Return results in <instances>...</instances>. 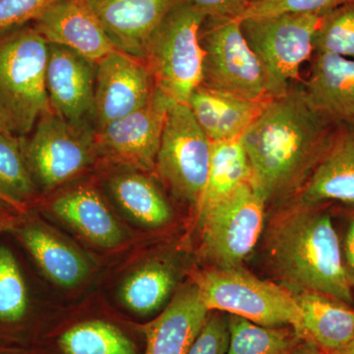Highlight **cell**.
Listing matches in <instances>:
<instances>
[{
	"instance_id": "6da1fadb",
	"label": "cell",
	"mask_w": 354,
	"mask_h": 354,
	"mask_svg": "<svg viewBox=\"0 0 354 354\" xmlns=\"http://www.w3.org/2000/svg\"><path fill=\"white\" fill-rule=\"evenodd\" d=\"M339 127L310 104L304 88L292 87L268 102L239 138L250 183L267 206L299 194Z\"/></svg>"
},
{
	"instance_id": "7a4b0ae2",
	"label": "cell",
	"mask_w": 354,
	"mask_h": 354,
	"mask_svg": "<svg viewBox=\"0 0 354 354\" xmlns=\"http://www.w3.org/2000/svg\"><path fill=\"white\" fill-rule=\"evenodd\" d=\"M263 234L268 264L279 285L354 304L341 237L325 206L307 204L297 197L277 205Z\"/></svg>"
},
{
	"instance_id": "3957f363",
	"label": "cell",
	"mask_w": 354,
	"mask_h": 354,
	"mask_svg": "<svg viewBox=\"0 0 354 354\" xmlns=\"http://www.w3.org/2000/svg\"><path fill=\"white\" fill-rule=\"evenodd\" d=\"M48 43L34 26L0 36V106L13 135L26 136L50 111Z\"/></svg>"
},
{
	"instance_id": "277c9868",
	"label": "cell",
	"mask_w": 354,
	"mask_h": 354,
	"mask_svg": "<svg viewBox=\"0 0 354 354\" xmlns=\"http://www.w3.org/2000/svg\"><path fill=\"white\" fill-rule=\"evenodd\" d=\"M193 283L209 311L242 317L265 327H290L299 337L301 311L285 286L257 278L242 266L203 270L195 272Z\"/></svg>"
},
{
	"instance_id": "5b68a950",
	"label": "cell",
	"mask_w": 354,
	"mask_h": 354,
	"mask_svg": "<svg viewBox=\"0 0 354 354\" xmlns=\"http://www.w3.org/2000/svg\"><path fill=\"white\" fill-rule=\"evenodd\" d=\"M199 9L179 2L158 26L147 46L145 62L156 86L176 104H188L202 84L200 29L206 20Z\"/></svg>"
},
{
	"instance_id": "8992f818",
	"label": "cell",
	"mask_w": 354,
	"mask_h": 354,
	"mask_svg": "<svg viewBox=\"0 0 354 354\" xmlns=\"http://www.w3.org/2000/svg\"><path fill=\"white\" fill-rule=\"evenodd\" d=\"M324 15L286 13L244 18L241 30L259 60L270 99L281 97L300 79L313 55L314 35Z\"/></svg>"
},
{
	"instance_id": "52a82bcc",
	"label": "cell",
	"mask_w": 354,
	"mask_h": 354,
	"mask_svg": "<svg viewBox=\"0 0 354 354\" xmlns=\"http://www.w3.org/2000/svg\"><path fill=\"white\" fill-rule=\"evenodd\" d=\"M265 200L250 181L197 218L201 255L211 268L241 267L264 234Z\"/></svg>"
},
{
	"instance_id": "ba28073f",
	"label": "cell",
	"mask_w": 354,
	"mask_h": 354,
	"mask_svg": "<svg viewBox=\"0 0 354 354\" xmlns=\"http://www.w3.org/2000/svg\"><path fill=\"white\" fill-rule=\"evenodd\" d=\"M202 85L250 100L269 101L259 60L242 32L241 20L207 17L200 29Z\"/></svg>"
},
{
	"instance_id": "9c48e42d",
	"label": "cell",
	"mask_w": 354,
	"mask_h": 354,
	"mask_svg": "<svg viewBox=\"0 0 354 354\" xmlns=\"http://www.w3.org/2000/svg\"><path fill=\"white\" fill-rule=\"evenodd\" d=\"M212 143L188 104L169 109L156 167L172 194L197 209L208 178Z\"/></svg>"
},
{
	"instance_id": "30bf717a",
	"label": "cell",
	"mask_w": 354,
	"mask_h": 354,
	"mask_svg": "<svg viewBox=\"0 0 354 354\" xmlns=\"http://www.w3.org/2000/svg\"><path fill=\"white\" fill-rule=\"evenodd\" d=\"M95 132L46 111L21 142L35 183L51 190L73 178L93 164L97 153Z\"/></svg>"
},
{
	"instance_id": "8fae6325",
	"label": "cell",
	"mask_w": 354,
	"mask_h": 354,
	"mask_svg": "<svg viewBox=\"0 0 354 354\" xmlns=\"http://www.w3.org/2000/svg\"><path fill=\"white\" fill-rule=\"evenodd\" d=\"M174 102L158 87L142 108L95 130L97 153L140 171L156 167L167 113Z\"/></svg>"
},
{
	"instance_id": "7c38bea8",
	"label": "cell",
	"mask_w": 354,
	"mask_h": 354,
	"mask_svg": "<svg viewBox=\"0 0 354 354\" xmlns=\"http://www.w3.org/2000/svg\"><path fill=\"white\" fill-rule=\"evenodd\" d=\"M156 86L145 62L118 50L97 64L94 120L97 129L142 108Z\"/></svg>"
},
{
	"instance_id": "4fadbf2b",
	"label": "cell",
	"mask_w": 354,
	"mask_h": 354,
	"mask_svg": "<svg viewBox=\"0 0 354 354\" xmlns=\"http://www.w3.org/2000/svg\"><path fill=\"white\" fill-rule=\"evenodd\" d=\"M97 64L75 51L48 44L46 91L53 113L73 124L88 127L94 118Z\"/></svg>"
},
{
	"instance_id": "5bb4252c",
	"label": "cell",
	"mask_w": 354,
	"mask_h": 354,
	"mask_svg": "<svg viewBox=\"0 0 354 354\" xmlns=\"http://www.w3.org/2000/svg\"><path fill=\"white\" fill-rule=\"evenodd\" d=\"M34 27L48 44L69 48L95 64L118 50L88 0H57Z\"/></svg>"
},
{
	"instance_id": "9a60e30c",
	"label": "cell",
	"mask_w": 354,
	"mask_h": 354,
	"mask_svg": "<svg viewBox=\"0 0 354 354\" xmlns=\"http://www.w3.org/2000/svg\"><path fill=\"white\" fill-rule=\"evenodd\" d=\"M118 50L143 60L160 23L183 0H88Z\"/></svg>"
},
{
	"instance_id": "2e32d148",
	"label": "cell",
	"mask_w": 354,
	"mask_h": 354,
	"mask_svg": "<svg viewBox=\"0 0 354 354\" xmlns=\"http://www.w3.org/2000/svg\"><path fill=\"white\" fill-rule=\"evenodd\" d=\"M209 312L196 285L183 286L157 318L142 326L145 354H187Z\"/></svg>"
},
{
	"instance_id": "e0dca14e",
	"label": "cell",
	"mask_w": 354,
	"mask_h": 354,
	"mask_svg": "<svg viewBox=\"0 0 354 354\" xmlns=\"http://www.w3.org/2000/svg\"><path fill=\"white\" fill-rule=\"evenodd\" d=\"M304 88L314 108L337 124L354 127V59L313 53Z\"/></svg>"
},
{
	"instance_id": "ac0fdd59",
	"label": "cell",
	"mask_w": 354,
	"mask_h": 354,
	"mask_svg": "<svg viewBox=\"0 0 354 354\" xmlns=\"http://www.w3.org/2000/svg\"><path fill=\"white\" fill-rule=\"evenodd\" d=\"M297 197L316 206L337 202L354 208V127H339Z\"/></svg>"
},
{
	"instance_id": "d6986e66",
	"label": "cell",
	"mask_w": 354,
	"mask_h": 354,
	"mask_svg": "<svg viewBox=\"0 0 354 354\" xmlns=\"http://www.w3.org/2000/svg\"><path fill=\"white\" fill-rule=\"evenodd\" d=\"M269 101H250L201 84L187 104L211 143H216L241 138Z\"/></svg>"
},
{
	"instance_id": "ffe728a7",
	"label": "cell",
	"mask_w": 354,
	"mask_h": 354,
	"mask_svg": "<svg viewBox=\"0 0 354 354\" xmlns=\"http://www.w3.org/2000/svg\"><path fill=\"white\" fill-rule=\"evenodd\" d=\"M301 311L299 337L330 353L354 339V308L329 295L311 290H290Z\"/></svg>"
},
{
	"instance_id": "44dd1931",
	"label": "cell",
	"mask_w": 354,
	"mask_h": 354,
	"mask_svg": "<svg viewBox=\"0 0 354 354\" xmlns=\"http://www.w3.org/2000/svg\"><path fill=\"white\" fill-rule=\"evenodd\" d=\"M53 214L104 248L120 245L122 230L101 195L88 186H79L58 196L51 204Z\"/></svg>"
},
{
	"instance_id": "7402d4cb",
	"label": "cell",
	"mask_w": 354,
	"mask_h": 354,
	"mask_svg": "<svg viewBox=\"0 0 354 354\" xmlns=\"http://www.w3.org/2000/svg\"><path fill=\"white\" fill-rule=\"evenodd\" d=\"M16 232L41 271L53 283L73 288L88 276L90 266L85 258L46 228L25 225Z\"/></svg>"
},
{
	"instance_id": "603a6c76",
	"label": "cell",
	"mask_w": 354,
	"mask_h": 354,
	"mask_svg": "<svg viewBox=\"0 0 354 354\" xmlns=\"http://www.w3.org/2000/svg\"><path fill=\"white\" fill-rule=\"evenodd\" d=\"M109 188L123 211L140 225L156 228L171 223V205L152 179L145 174L120 172L109 179Z\"/></svg>"
},
{
	"instance_id": "cb8c5ba5",
	"label": "cell",
	"mask_w": 354,
	"mask_h": 354,
	"mask_svg": "<svg viewBox=\"0 0 354 354\" xmlns=\"http://www.w3.org/2000/svg\"><path fill=\"white\" fill-rule=\"evenodd\" d=\"M250 180V164L241 140L212 143L208 178L196 209L197 218Z\"/></svg>"
},
{
	"instance_id": "d4e9b609",
	"label": "cell",
	"mask_w": 354,
	"mask_h": 354,
	"mask_svg": "<svg viewBox=\"0 0 354 354\" xmlns=\"http://www.w3.org/2000/svg\"><path fill=\"white\" fill-rule=\"evenodd\" d=\"M176 285L174 268L164 261H152L128 277L121 286L120 299L134 313L148 315L167 301Z\"/></svg>"
},
{
	"instance_id": "484cf974",
	"label": "cell",
	"mask_w": 354,
	"mask_h": 354,
	"mask_svg": "<svg viewBox=\"0 0 354 354\" xmlns=\"http://www.w3.org/2000/svg\"><path fill=\"white\" fill-rule=\"evenodd\" d=\"M227 315V354H291L301 341L292 328L265 327L242 317Z\"/></svg>"
},
{
	"instance_id": "4316f807",
	"label": "cell",
	"mask_w": 354,
	"mask_h": 354,
	"mask_svg": "<svg viewBox=\"0 0 354 354\" xmlns=\"http://www.w3.org/2000/svg\"><path fill=\"white\" fill-rule=\"evenodd\" d=\"M64 354H137L135 344L113 324L93 320L77 324L60 337Z\"/></svg>"
},
{
	"instance_id": "83f0119b",
	"label": "cell",
	"mask_w": 354,
	"mask_h": 354,
	"mask_svg": "<svg viewBox=\"0 0 354 354\" xmlns=\"http://www.w3.org/2000/svg\"><path fill=\"white\" fill-rule=\"evenodd\" d=\"M21 142L14 135L0 133V196L14 208H22L36 194Z\"/></svg>"
},
{
	"instance_id": "f1b7e54d",
	"label": "cell",
	"mask_w": 354,
	"mask_h": 354,
	"mask_svg": "<svg viewBox=\"0 0 354 354\" xmlns=\"http://www.w3.org/2000/svg\"><path fill=\"white\" fill-rule=\"evenodd\" d=\"M28 311V291L13 253L0 247V324L18 325Z\"/></svg>"
},
{
	"instance_id": "f546056e",
	"label": "cell",
	"mask_w": 354,
	"mask_h": 354,
	"mask_svg": "<svg viewBox=\"0 0 354 354\" xmlns=\"http://www.w3.org/2000/svg\"><path fill=\"white\" fill-rule=\"evenodd\" d=\"M313 53L354 59V2L323 16L314 35Z\"/></svg>"
},
{
	"instance_id": "4dcf8cb0",
	"label": "cell",
	"mask_w": 354,
	"mask_h": 354,
	"mask_svg": "<svg viewBox=\"0 0 354 354\" xmlns=\"http://www.w3.org/2000/svg\"><path fill=\"white\" fill-rule=\"evenodd\" d=\"M353 2L354 0H256L247 4L239 20L286 13L325 15L337 7Z\"/></svg>"
},
{
	"instance_id": "1f68e13d",
	"label": "cell",
	"mask_w": 354,
	"mask_h": 354,
	"mask_svg": "<svg viewBox=\"0 0 354 354\" xmlns=\"http://www.w3.org/2000/svg\"><path fill=\"white\" fill-rule=\"evenodd\" d=\"M230 342L228 315L209 311L196 339L187 354H227Z\"/></svg>"
},
{
	"instance_id": "d6a6232c",
	"label": "cell",
	"mask_w": 354,
	"mask_h": 354,
	"mask_svg": "<svg viewBox=\"0 0 354 354\" xmlns=\"http://www.w3.org/2000/svg\"><path fill=\"white\" fill-rule=\"evenodd\" d=\"M57 0H0V36L36 21Z\"/></svg>"
},
{
	"instance_id": "836d02e7",
	"label": "cell",
	"mask_w": 354,
	"mask_h": 354,
	"mask_svg": "<svg viewBox=\"0 0 354 354\" xmlns=\"http://www.w3.org/2000/svg\"><path fill=\"white\" fill-rule=\"evenodd\" d=\"M202 11L207 17H230L239 19L249 0H184Z\"/></svg>"
},
{
	"instance_id": "e575fe53",
	"label": "cell",
	"mask_w": 354,
	"mask_h": 354,
	"mask_svg": "<svg viewBox=\"0 0 354 354\" xmlns=\"http://www.w3.org/2000/svg\"><path fill=\"white\" fill-rule=\"evenodd\" d=\"M342 261L349 285L354 291V213L349 218L344 234L341 237Z\"/></svg>"
},
{
	"instance_id": "d590c367",
	"label": "cell",
	"mask_w": 354,
	"mask_h": 354,
	"mask_svg": "<svg viewBox=\"0 0 354 354\" xmlns=\"http://www.w3.org/2000/svg\"><path fill=\"white\" fill-rule=\"evenodd\" d=\"M291 354H337L335 353H330V351H325L317 344L309 341H304L301 339L298 342L297 346L293 349Z\"/></svg>"
},
{
	"instance_id": "8d00e7d4",
	"label": "cell",
	"mask_w": 354,
	"mask_h": 354,
	"mask_svg": "<svg viewBox=\"0 0 354 354\" xmlns=\"http://www.w3.org/2000/svg\"><path fill=\"white\" fill-rule=\"evenodd\" d=\"M0 133H6V134H12L10 131V128L8 127L6 116H4L3 111H2L1 106H0ZM15 136V135H14Z\"/></svg>"
},
{
	"instance_id": "74e56055",
	"label": "cell",
	"mask_w": 354,
	"mask_h": 354,
	"mask_svg": "<svg viewBox=\"0 0 354 354\" xmlns=\"http://www.w3.org/2000/svg\"><path fill=\"white\" fill-rule=\"evenodd\" d=\"M337 354H354V339L353 341L349 342L348 346H344V348L341 349V351H337L335 353Z\"/></svg>"
},
{
	"instance_id": "f35d334b",
	"label": "cell",
	"mask_w": 354,
	"mask_h": 354,
	"mask_svg": "<svg viewBox=\"0 0 354 354\" xmlns=\"http://www.w3.org/2000/svg\"><path fill=\"white\" fill-rule=\"evenodd\" d=\"M7 227H8V223H7L6 221H3L0 218V232H1L2 230H3L4 228H6Z\"/></svg>"
},
{
	"instance_id": "ab89813d",
	"label": "cell",
	"mask_w": 354,
	"mask_h": 354,
	"mask_svg": "<svg viewBox=\"0 0 354 354\" xmlns=\"http://www.w3.org/2000/svg\"><path fill=\"white\" fill-rule=\"evenodd\" d=\"M0 202H3L6 203V200H4L3 198H2L1 196H0Z\"/></svg>"
},
{
	"instance_id": "60d3db41",
	"label": "cell",
	"mask_w": 354,
	"mask_h": 354,
	"mask_svg": "<svg viewBox=\"0 0 354 354\" xmlns=\"http://www.w3.org/2000/svg\"><path fill=\"white\" fill-rule=\"evenodd\" d=\"M251 1H256V0H249V2H251Z\"/></svg>"
}]
</instances>
